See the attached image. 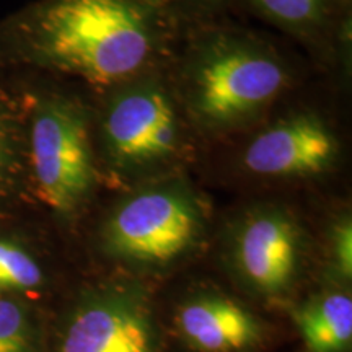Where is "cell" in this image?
<instances>
[{"label":"cell","instance_id":"8fae6325","mask_svg":"<svg viewBox=\"0 0 352 352\" xmlns=\"http://www.w3.org/2000/svg\"><path fill=\"white\" fill-rule=\"evenodd\" d=\"M26 206L25 113L20 94L0 72V212Z\"/></svg>","mask_w":352,"mask_h":352},{"label":"cell","instance_id":"9a60e30c","mask_svg":"<svg viewBox=\"0 0 352 352\" xmlns=\"http://www.w3.org/2000/svg\"><path fill=\"white\" fill-rule=\"evenodd\" d=\"M331 259L334 272L341 279H351L352 274V226L351 219H341L333 228Z\"/></svg>","mask_w":352,"mask_h":352},{"label":"cell","instance_id":"ba28073f","mask_svg":"<svg viewBox=\"0 0 352 352\" xmlns=\"http://www.w3.org/2000/svg\"><path fill=\"white\" fill-rule=\"evenodd\" d=\"M41 215L28 208L0 212V297L52 310L60 276Z\"/></svg>","mask_w":352,"mask_h":352},{"label":"cell","instance_id":"5bb4252c","mask_svg":"<svg viewBox=\"0 0 352 352\" xmlns=\"http://www.w3.org/2000/svg\"><path fill=\"white\" fill-rule=\"evenodd\" d=\"M250 3L258 13L284 28L314 32L331 19L342 0H250Z\"/></svg>","mask_w":352,"mask_h":352},{"label":"cell","instance_id":"9c48e42d","mask_svg":"<svg viewBox=\"0 0 352 352\" xmlns=\"http://www.w3.org/2000/svg\"><path fill=\"white\" fill-rule=\"evenodd\" d=\"M338 142L323 121L297 114L256 135L243 155V164L261 176H305L333 165Z\"/></svg>","mask_w":352,"mask_h":352},{"label":"cell","instance_id":"4fadbf2b","mask_svg":"<svg viewBox=\"0 0 352 352\" xmlns=\"http://www.w3.org/2000/svg\"><path fill=\"white\" fill-rule=\"evenodd\" d=\"M50 310L0 297V352H50Z\"/></svg>","mask_w":352,"mask_h":352},{"label":"cell","instance_id":"7a4b0ae2","mask_svg":"<svg viewBox=\"0 0 352 352\" xmlns=\"http://www.w3.org/2000/svg\"><path fill=\"white\" fill-rule=\"evenodd\" d=\"M2 70V69H0ZM25 113L26 206L54 228H69L95 188V162L85 108L34 70H3Z\"/></svg>","mask_w":352,"mask_h":352},{"label":"cell","instance_id":"8992f818","mask_svg":"<svg viewBox=\"0 0 352 352\" xmlns=\"http://www.w3.org/2000/svg\"><path fill=\"white\" fill-rule=\"evenodd\" d=\"M103 138L121 168L142 170L165 164L178 153L182 127L164 88L144 83L122 91L109 104Z\"/></svg>","mask_w":352,"mask_h":352},{"label":"cell","instance_id":"2e32d148","mask_svg":"<svg viewBox=\"0 0 352 352\" xmlns=\"http://www.w3.org/2000/svg\"><path fill=\"white\" fill-rule=\"evenodd\" d=\"M168 2L173 8H176V6H184L186 8H191V10L204 12L226 6L230 0H168Z\"/></svg>","mask_w":352,"mask_h":352},{"label":"cell","instance_id":"3957f363","mask_svg":"<svg viewBox=\"0 0 352 352\" xmlns=\"http://www.w3.org/2000/svg\"><path fill=\"white\" fill-rule=\"evenodd\" d=\"M191 74V107L208 126H232L256 116L283 91L287 74L274 56L248 39L220 36Z\"/></svg>","mask_w":352,"mask_h":352},{"label":"cell","instance_id":"7c38bea8","mask_svg":"<svg viewBox=\"0 0 352 352\" xmlns=\"http://www.w3.org/2000/svg\"><path fill=\"white\" fill-rule=\"evenodd\" d=\"M297 328L311 352H347L352 342V300L344 292H328L298 307Z\"/></svg>","mask_w":352,"mask_h":352},{"label":"cell","instance_id":"30bf717a","mask_svg":"<svg viewBox=\"0 0 352 352\" xmlns=\"http://www.w3.org/2000/svg\"><path fill=\"white\" fill-rule=\"evenodd\" d=\"M183 340L199 352H248L263 341V323L250 308L222 294H199L176 311Z\"/></svg>","mask_w":352,"mask_h":352},{"label":"cell","instance_id":"5b68a950","mask_svg":"<svg viewBox=\"0 0 352 352\" xmlns=\"http://www.w3.org/2000/svg\"><path fill=\"white\" fill-rule=\"evenodd\" d=\"M201 232V208L186 189L151 188L114 209L103 227V246L124 263L166 266L184 256Z\"/></svg>","mask_w":352,"mask_h":352},{"label":"cell","instance_id":"277c9868","mask_svg":"<svg viewBox=\"0 0 352 352\" xmlns=\"http://www.w3.org/2000/svg\"><path fill=\"white\" fill-rule=\"evenodd\" d=\"M50 352H160L152 308L134 287L82 290L51 310Z\"/></svg>","mask_w":352,"mask_h":352},{"label":"cell","instance_id":"6da1fadb","mask_svg":"<svg viewBox=\"0 0 352 352\" xmlns=\"http://www.w3.org/2000/svg\"><path fill=\"white\" fill-rule=\"evenodd\" d=\"M173 12L168 0H38L0 21V69L126 82L148 64Z\"/></svg>","mask_w":352,"mask_h":352},{"label":"cell","instance_id":"52a82bcc","mask_svg":"<svg viewBox=\"0 0 352 352\" xmlns=\"http://www.w3.org/2000/svg\"><path fill=\"white\" fill-rule=\"evenodd\" d=\"M232 263L254 294L284 296L300 272L302 236L297 223L277 209L250 214L233 235Z\"/></svg>","mask_w":352,"mask_h":352}]
</instances>
